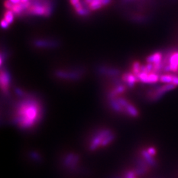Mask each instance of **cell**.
Segmentation results:
<instances>
[{"instance_id": "1", "label": "cell", "mask_w": 178, "mask_h": 178, "mask_svg": "<svg viewBox=\"0 0 178 178\" xmlns=\"http://www.w3.org/2000/svg\"><path fill=\"white\" fill-rule=\"evenodd\" d=\"M41 117L42 108L38 101L28 96L17 104L13 121L21 129H28L37 124Z\"/></svg>"}, {"instance_id": "2", "label": "cell", "mask_w": 178, "mask_h": 178, "mask_svg": "<svg viewBox=\"0 0 178 178\" xmlns=\"http://www.w3.org/2000/svg\"><path fill=\"white\" fill-rule=\"evenodd\" d=\"M111 133H112V132L110 129H104L100 130L99 132H98L96 134L95 136L92 137L89 145V150L94 151L97 149L98 148L101 147V144L103 140L109 135H110Z\"/></svg>"}, {"instance_id": "3", "label": "cell", "mask_w": 178, "mask_h": 178, "mask_svg": "<svg viewBox=\"0 0 178 178\" xmlns=\"http://www.w3.org/2000/svg\"><path fill=\"white\" fill-rule=\"evenodd\" d=\"M176 86L172 83L166 84L164 85L158 86L155 89V91L150 92L149 94V99L152 101H156L160 99L164 95V94L176 89Z\"/></svg>"}, {"instance_id": "4", "label": "cell", "mask_w": 178, "mask_h": 178, "mask_svg": "<svg viewBox=\"0 0 178 178\" xmlns=\"http://www.w3.org/2000/svg\"><path fill=\"white\" fill-rule=\"evenodd\" d=\"M0 83H1V89L5 94H8L9 89L11 84V75L8 71L3 70L1 71L0 75Z\"/></svg>"}, {"instance_id": "5", "label": "cell", "mask_w": 178, "mask_h": 178, "mask_svg": "<svg viewBox=\"0 0 178 178\" xmlns=\"http://www.w3.org/2000/svg\"><path fill=\"white\" fill-rule=\"evenodd\" d=\"M79 160V156L74 153L68 154L64 158L63 164L67 168H73Z\"/></svg>"}, {"instance_id": "6", "label": "cell", "mask_w": 178, "mask_h": 178, "mask_svg": "<svg viewBox=\"0 0 178 178\" xmlns=\"http://www.w3.org/2000/svg\"><path fill=\"white\" fill-rule=\"evenodd\" d=\"M28 10L29 13L34 15H45L46 14L45 5L39 3H35L33 5H31Z\"/></svg>"}, {"instance_id": "7", "label": "cell", "mask_w": 178, "mask_h": 178, "mask_svg": "<svg viewBox=\"0 0 178 178\" xmlns=\"http://www.w3.org/2000/svg\"><path fill=\"white\" fill-rule=\"evenodd\" d=\"M168 65H170L171 71L176 73V75H178V52L170 54Z\"/></svg>"}, {"instance_id": "8", "label": "cell", "mask_w": 178, "mask_h": 178, "mask_svg": "<svg viewBox=\"0 0 178 178\" xmlns=\"http://www.w3.org/2000/svg\"><path fill=\"white\" fill-rule=\"evenodd\" d=\"M122 80L125 83V85L129 88H133L135 85V83L139 81L137 76L134 75L133 73H128L122 75Z\"/></svg>"}, {"instance_id": "9", "label": "cell", "mask_w": 178, "mask_h": 178, "mask_svg": "<svg viewBox=\"0 0 178 178\" xmlns=\"http://www.w3.org/2000/svg\"><path fill=\"white\" fill-rule=\"evenodd\" d=\"M57 77L69 79H78L80 78V73L77 72H66L63 71H57L56 73Z\"/></svg>"}, {"instance_id": "10", "label": "cell", "mask_w": 178, "mask_h": 178, "mask_svg": "<svg viewBox=\"0 0 178 178\" xmlns=\"http://www.w3.org/2000/svg\"><path fill=\"white\" fill-rule=\"evenodd\" d=\"M109 101H110V105L112 110L117 112V113L125 114V108L121 106L117 100L115 99H109Z\"/></svg>"}, {"instance_id": "11", "label": "cell", "mask_w": 178, "mask_h": 178, "mask_svg": "<svg viewBox=\"0 0 178 178\" xmlns=\"http://www.w3.org/2000/svg\"><path fill=\"white\" fill-rule=\"evenodd\" d=\"M147 63L154 65L160 63L162 61V53L160 52H156L147 58Z\"/></svg>"}, {"instance_id": "12", "label": "cell", "mask_w": 178, "mask_h": 178, "mask_svg": "<svg viewBox=\"0 0 178 178\" xmlns=\"http://www.w3.org/2000/svg\"><path fill=\"white\" fill-rule=\"evenodd\" d=\"M141 154H142L143 159L148 163V164L150 166L155 167L157 165V162L156 161V160L152 155L148 153L147 150H143L141 151Z\"/></svg>"}, {"instance_id": "13", "label": "cell", "mask_w": 178, "mask_h": 178, "mask_svg": "<svg viewBox=\"0 0 178 178\" xmlns=\"http://www.w3.org/2000/svg\"><path fill=\"white\" fill-rule=\"evenodd\" d=\"M125 115L131 116L133 118H137L138 115H139V111H138L137 109L135 108V106H133L132 104L129 103L128 106L125 108Z\"/></svg>"}, {"instance_id": "14", "label": "cell", "mask_w": 178, "mask_h": 178, "mask_svg": "<svg viewBox=\"0 0 178 178\" xmlns=\"http://www.w3.org/2000/svg\"><path fill=\"white\" fill-rule=\"evenodd\" d=\"M160 81V76L158 74L155 73H148V79H147V84H154Z\"/></svg>"}, {"instance_id": "15", "label": "cell", "mask_w": 178, "mask_h": 178, "mask_svg": "<svg viewBox=\"0 0 178 178\" xmlns=\"http://www.w3.org/2000/svg\"><path fill=\"white\" fill-rule=\"evenodd\" d=\"M173 74H164L160 76V81L164 84H169V83H172L173 77Z\"/></svg>"}, {"instance_id": "16", "label": "cell", "mask_w": 178, "mask_h": 178, "mask_svg": "<svg viewBox=\"0 0 178 178\" xmlns=\"http://www.w3.org/2000/svg\"><path fill=\"white\" fill-rule=\"evenodd\" d=\"M35 46L38 47H53L54 46V43L52 42L46 41V40H36L34 42Z\"/></svg>"}, {"instance_id": "17", "label": "cell", "mask_w": 178, "mask_h": 178, "mask_svg": "<svg viewBox=\"0 0 178 178\" xmlns=\"http://www.w3.org/2000/svg\"><path fill=\"white\" fill-rule=\"evenodd\" d=\"M115 138V134H114L113 133H111L110 135H109L107 137L105 138V139L103 140L102 143L101 144V147H106L109 144H110L112 141H113Z\"/></svg>"}, {"instance_id": "18", "label": "cell", "mask_w": 178, "mask_h": 178, "mask_svg": "<svg viewBox=\"0 0 178 178\" xmlns=\"http://www.w3.org/2000/svg\"><path fill=\"white\" fill-rule=\"evenodd\" d=\"M4 19L9 23L11 24L14 21V13L11 10L7 9L4 14Z\"/></svg>"}, {"instance_id": "19", "label": "cell", "mask_w": 178, "mask_h": 178, "mask_svg": "<svg viewBox=\"0 0 178 178\" xmlns=\"http://www.w3.org/2000/svg\"><path fill=\"white\" fill-rule=\"evenodd\" d=\"M102 1V0H101ZM100 0H97V1H94L89 4V9L92 11H94L96 9H99L102 7V2Z\"/></svg>"}, {"instance_id": "20", "label": "cell", "mask_w": 178, "mask_h": 178, "mask_svg": "<svg viewBox=\"0 0 178 178\" xmlns=\"http://www.w3.org/2000/svg\"><path fill=\"white\" fill-rule=\"evenodd\" d=\"M141 65L139 61H135V62H134L133 63V66H132L133 73L135 75L137 76L141 73Z\"/></svg>"}, {"instance_id": "21", "label": "cell", "mask_w": 178, "mask_h": 178, "mask_svg": "<svg viewBox=\"0 0 178 178\" xmlns=\"http://www.w3.org/2000/svg\"><path fill=\"white\" fill-rule=\"evenodd\" d=\"M125 178H137V175L134 171H128L125 173Z\"/></svg>"}, {"instance_id": "22", "label": "cell", "mask_w": 178, "mask_h": 178, "mask_svg": "<svg viewBox=\"0 0 178 178\" xmlns=\"http://www.w3.org/2000/svg\"><path fill=\"white\" fill-rule=\"evenodd\" d=\"M147 151L148 152V153L152 156V157L156 155V154H157V150H156V148L154 147H148V149H147Z\"/></svg>"}, {"instance_id": "23", "label": "cell", "mask_w": 178, "mask_h": 178, "mask_svg": "<svg viewBox=\"0 0 178 178\" xmlns=\"http://www.w3.org/2000/svg\"><path fill=\"white\" fill-rule=\"evenodd\" d=\"M31 157H32V158L34 159V160H37V161L40 160H41L40 156L38 153H36V152H31Z\"/></svg>"}, {"instance_id": "24", "label": "cell", "mask_w": 178, "mask_h": 178, "mask_svg": "<svg viewBox=\"0 0 178 178\" xmlns=\"http://www.w3.org/2000/svg\"><path fill=\"white\" fill-rule=\"evenodd\" d=\"M13 3L11 2L10 1H5V2H4V6H5V8H7V9H9V10H11V8H12V7H13Z\"/></svg>"}, {"instance_id": "25", "label": "cell", "mask_w": 178, "mask_h": 178, "mask_svg": "<svg viewBox=\"0 0 178 178\" xmlns=\"http://www.w3.org/2000/svg\"><path fill=\"white\" fill-rule=\"evenodd\" d=\"M9 23L7 21H6L4 19L2 20V22H1V26L3 28H8L9 27Z\"/></svg>"}, {"instance_id": "26", "label": "cell", "mask_w": 178, "mask_h": 178, "mask_svg": "<svg viewBox=\"0 0 178 178\" xmlns=\"http://www.w3.org/2000/svg\"><path fill=\"white\" fill-rule=\"evenodd\" d=\"M15 92L18 94V95L21 96L22 97L26 96V94H25V92L23 91V90H22L19 89H15Z\"/></svg>"}, {"instance_id": "27", "label": "cell", "mask_w": 178, "mask_h": 178, "mask_svg": "<svg viewBox=\"0 0 178 178\" xmlns=\"http://www.w3.org/2000/svg\"><path fill=\"white\" fill-rule=\"evenodd\" d=\"M172 83L173 85H175L176 86H178V75H173Z\"/></svg>"}, {"instance_id": "28", "label": "cell", "mask_w": 178, "mask_h": 178, "mask_svg": "<svg viewBox=\"0 0 178 178\" xmlns=\"http://www.w3.org/2000/svg\"><path fill=\"white\" fill-rule=\"evenodd\" d=\"M70 1H71V4L73 5L74 7L77 5H78L79 3H81L79 2V0H70Z\"/></svg>"}, {"instance_id": "29", "label": "cell", "mask_w": 178, "mask_h": 178, "mask_svg": "<svg viewBox=\"0 0 178 178\" xmlns=\"http://www.w3.org/2000/svg\"><path fill=\"white\" fill-rule=\"evenodd\" d=\"M101 2H102V4L103 6H104L109 4V3L111 2V0H102Z\"/></svg>"}, {"instance_id": "30", "label": "cell", "mask_w": 178, "mask_h": 178, "mask_svg": "<svg viewBox=\"0 0 178 178\" xmlns=\"http://www.w3.org/2000/svg\"><path fill=\"white\" fill-rule=\"evenodd\" d=\"M13 4H17V3H20L22 2L21 0H9Z\"/></svg>"}, {"instance_id": "31", "label": "cell", "mask_w": 178, "mask_h": 178, "mask_svg": "<svg viewBox=\"0 0 178 178\" xmlns=\"http://www.w3.org/2000/svg\"><path fill=\"white\" fill-rule=\"evenodd\" d=\"M94 1H97V0H85V3L89 5V3H90L94 2ZM100 1H101V0H100Z\"/></svg>"}, {"instance_id": "32", "label": "cell", "mask_w": 178, "mask_h": 178, "mask_svg": "<svg viewBox=\"0 0 178 178\" xmlns=\"http://www.w3.org/2000/svg\"><path fill=\"white\" fill-rule=\"evenodd\" d=\"M22 2H27L28 0H21Z\"/></svg>"}]
</instances>
